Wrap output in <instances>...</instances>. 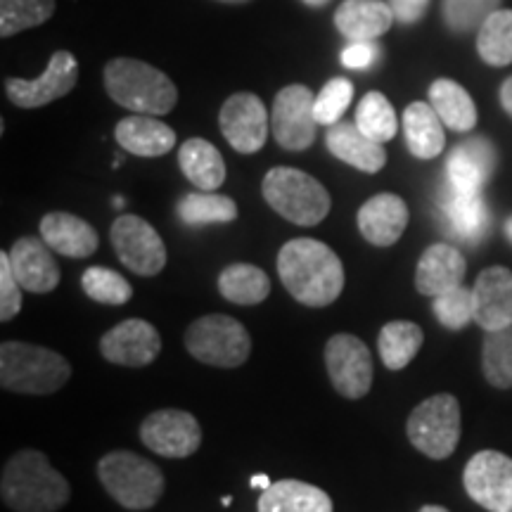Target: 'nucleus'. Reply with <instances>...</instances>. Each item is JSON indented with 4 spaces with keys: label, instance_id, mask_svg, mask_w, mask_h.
I'll list each match as a JSON object with an SVG mask.
<instances>
[{
    "label": "nucleus",
    "instance_id": "obj_1",
    "mask_svg": "<svg viewBox=\"0 0 512 512\" xmlns=\"http://www.w3.org/2000/svg\"><path fill=\"white\" fill-rule=\"evenodd\" d=\"M278 275L299 304L325 309L344 290V266L339 256L313 238H297L278 254Z\"/></svg>",
    "mask_w": 512,
    "mask_h": 512
},
{
    "label": "nucleus",
    "instance_id": "obj_2",
    "mask_svg": "<svg viewBox=\"0 0 512 512\" xmlns=\"http://www.w3.org/2000/svg\"><path fill=\"white\" fill-rule=\"evenodd\" d=\"M0 496L15 512H55L69 501L72 489L41 451L27 448L5 463Z\"/></svg>",
    "mask_w": 512,
    "mask_h": 512
},
{
    "label": "nucleus",
    "instance_id": "obj_3",
    "mask_svg": "<svg viewBox=\"0 0 512 512\" xmlns=\"http://www.w3.org/2000/svg\"><path fill=\"white\" fill-rule=\"evenodd\" d=\"M105 91L119 107L133 114L162 117L178 102V88L157 67L133 57H114L102 72Z\"/></svg>",
    "mask_w": 512,
    "mask_h": 512
},
{
    "label": "nucleus",
    "instance_id": "obj_4",
    "mask_svg": "<svg viewBox=\"0 0 512 512\" xmlns=\"http://www.w3.org/2000/svg\"><path fill=\"white\" fill-rule=\"evenodd\" d=\"M72 377V366L57 351L29 342H3L0 347V384L15 394L48 396Z\"/></svg>",
    "mask_w": 512,
    "mask_h": 512
},
{
    "label": "nucleus",
    "instance_id": "obj_5",
    "mask_svg": "<svg viewBox=\"0 0 512 512\" xmlns=\"http://www.w3.org/2000/svg\"><path fill=\"white\" fill-rule=\"evenodd\" d=\"M261 192L268 207L294 226H316L330 214L332 207L325 185L292 166H275L268 171Z\"/></svg>",
    "mask_w": 512,
    "mask_h": 512
},
{
    "label": "nucleus",
    "instance_id": "obj_6",
    "mask_svg": "<svg viewBox=\"0 0 512 512\" xmlns=\"http://www.w3.org/2000/svg\"><path fill=\"white\" fill-rule=\"evenodd\" d=\"M98 477L114 501L126 510L152 508L164 494L162 470L131 451H112L98 463Z\"/></svg>",
    "mask_w": 512,
    "mask_h": 512
},
{
    "label": "nucleus",
    "instance_id": "obj_7",
    "mask_svg": "<svg viewBox=\"0 0 512 512\" xmlns=\"http://www.w3.org/2000/svg\"><path fill=\"white\" fill-rule=\"evenodd\" d=\"M185 349L204 366L238 368L249 358L252 337L240 320L211 313L190 325L185 332Z\"/></svg>",
    "mask_w": 512,
    "mask_h": 512
},
{
    "label": "nucleus",
    "instance_id": "obj_8",
    "mask_svg": "<svg viewBox=\"0 0 512 512\" xmlns=\"http://www.w3.org/2000/svg\"><path fill=\"white\" fill-rule=\"evenodd\" d=\"M460 403L451 394H437L415 406L406 422L411 444L432 460H444L460 441Z\"/></svg>",
    "mask_w": 512,
    "mask_h": 512
},
{
    "label": "nucleus",
    "instance_id": "obj_9",
    "mask_svg": "<svg viewBox=\"0 0 512 512\" xmlns=\"http://www.w3.org/2000/svg\"><path fill=\"white\" fill-rule=\"evenodd\" d=\"M313 98L311 88L302 83H292L275 95L273 112H271V133L283 150L304 152L309 150L316 140V114H313Z\"/></svg>",
    "mask_w": 512,
    "mask_h": 512
},
{
    "label": "nucleus",
    "instance_id": "obj_10",
    "mask_svg": "<svg viewBox=\"0 0 512 512\" xmlns=\"http://www.w3.org/2000/svg\"><path fill=\"white\" fill-rule=\"evenodd\" d=\"M110 240L119 261L136 275H157L166 266V247L162 235L145 219L121 214L110 228Z\"/></svg>",
    "mask_w": 512,
    "mask_h": 512
},
{
    "label": "nucleus",
    "instance_id": "obj_11",
    "mask_svg": "<svg viewBox=\"0 0 512 512\" xmlns=\"http://www.w3.org/2000/svg\"><path fill=\"white\" fill-rule=\"evenodd\" d=\"M325 368L332 387L344 399H363L373 387V356L366 342L354 335H335L325 344Z\"/></svg>",
    "mask_w": 512,
    "mask_h": 512
},
{
    "label": "nucleus",
    "instance_id": "obj_12",
    "mask_svg": "<svg viewBox=\"0 0 512 512\" xmlns=\"http://www.w3.org/2000/svg\"><path fill=\"white\" fill-rule=\"evenodd\" d=\"M467 496L489 512H512V458L498 451H479L463 472Z\"/></svg>",
    "mask_w": 512,
    "mask_h": 512
},
{
    "label": "nucleus",
    "instance_id": "obj_13",
    "mask_svg": "<svg viewBox=\"0 0 512 512\" xmlns=\"http://www.w3.org/2000/svg\"><path fill=\"white\" fill-rule=\"evenodd\" d=\"M79 81V62L69 50H57L50 57L46 72L38 79H5V93L12 105L24 107V110H36V107L50 105V102L64 98L74 91Z\"/></svg>",
    "mask_w": 512,
    "mask_h": 512
},
{
    "label": "nucleus",
    "instance_id": "obj_14",
    "mask_svg": "<svg viewBox=\"0 0 512 512\" xmlns=\"http://www.w3.org/2000/svg\"><path fill=\"white\" fill-rule=\"evenodd\" d=\"M140 439L157 456L188 458L202 444V427L188 411L164 408L143 420Z\"/></svg>",
    "mask_w": 512,
    "mask_h": 512
},
{
    "label": "nucleus",
    "instance_id": "obj_15",
    "mask_svg": "<svg viewBox=\"0 0 512 512\" xmlns=\"http://www.w3.org/2000/svg\"><path fill=\"white\" fill-rule=\"evenodd\" d=\"M219 124L223 138L240 155H254L268 140L271 119L261 98L254 93H235L223 102Z\"/></svg>",
    "mask_w": 512,
    "mask_h": 512
},
{
    "label": "nucleus",
    "instance_id": "obj_16",
    "mask_svg": "<svg viewBox=\"0 0 512 512\" xmlns=\"http://www.w3.org/2000/svg\"><path fill=\"white\" fill-rule=\"evenodd\" d=\"M159 351H162V337H159L157 328L140 318H128L124 323L114 325L100 339V354L114 366H150L159 356Z\"/></svg>",
    "mask_w": 512,
    "mask_h": 512
},
{
    "label": "nucleus",
    "instance_id": "obj_17",
    "mask_svg": "<svg viewBox=\"0 0 512 512\" xmlns=\"http://www.w3.org/2000/svg\"><path fill=\"white\" fill-rule=\"evenodd\" d=\"M496 169V147L486 138H470L448 155L446 178L448 188L467 192V195H482L484 185L489 183Z\"/></svg>",
    "mask_w": 512,
    "mask_h": 512
},
{
    "label": "nucleus",
    "instance_id": "obj_18",
    "mask_svg": "<svg viewBox=\"0 0 512 512\" xmlns=\"http://www.w3.org/2000/svg\"><path fill=\"white\" fill-rule=\"evenodd\" d=\"M475 323L484 332L503 330L512 325V273L503 266H491L479 273L472 287Z\"/></svg>",
    "mask_w": 512,
    "mask_h": 512
},
{
    "label": "nucleus",
    "instance_id": "obj_19",
    "mask_svg": "<svg viewBox=\"0 0 512 512\" xmlns=\"http://www.w3.org/2000/svg\"><path fill=\"white\" fill-rule=\"evenodd\" d=\"M10 264L24 292L48 294L60 285V266L46 240L19 238L10 249Z\"/></svg>",
    "mask_w": 512,
    "mask_h": 512
},
{
    "label": "nucleus",
    "instance_id": "obj_20",
    "mask_svg": "<svg viewBox=\"0 0 512 512\" xmlns=\"http://www.w3.org/2000/svg\"><path fill=\"white\" fill-rule=\"evenodd\" d=\"M406 202L394 192H380L358 209V230L370 245L375 247H392L394 242L401 240L403 230L408 226Z\"/></svg>",
    "mask_w": 512,
    "mask_h": 512
},
{
    "label": "nucleus",
    "instance_id": "obj_21",
    "mask_svg": "<svg viewBox=\"0 0 512 512\" xmlns=\"http://www.w3.org/2000/svg\"><path fill=\"white\" fill-rule=\"evenodd\" d=\"M467 273L465 256L456 247L439 242L422 252L415 268V290L425 297H437L453 287H460Z\"/></svg>",
    "mask_w": 512,
    "mask_h": 512
},
{
    "label": "nucleus",
    "instance_id": "obj_22",
    "mask_svg": "<svg viewBox=\"0 0 512 512\" xmlns=\"http://www.w3.org/2000/svg\"><path fill=\"white\" fill-rule=\"evenodd\" d=\"M325 145H328L332 157L354 166L363 174H377L387 164V152H384L382 143H375L373 138H368L356 126V121L354 124L351 121H339V124L330 126L328 136H325Z\"/></svg>",
    "mask_w": 512,
    "mask_h": 512
},
{
    "label": "nucleus",
    "instance_id": "obj_23",
    "mask_svg": "<svg viewBox=\"0 0 512 512\" xmlns=\"http://www.w3.org/2000/svg\"><path fill=\"white\" fill-rule=\"evenodd\" d=\"M41 238L53 252L69 259H86L95 254L100 235L91 223L67 211H50L41 219Z\"/></svg>",
    "mask_w": 512,
    "mask_h": 512
},
{
    "label": "nucleus",
    "instance_id": "obj_24",
    "mask_svg": "<svg viewBox=\"0 0 512 512\" xmlns=\"http://www.w3.org/2000/svg\"><path fill=\"white\" fill-rule=\"evenodd\" d=\"M392 5L384 0H344L335 10V27L349 43L375 41L394 24Z\"/></svg>",
    "mask_w": 512,
    "mask_h": 512
},
{
    "label": "nucleus",
    "instance_id": "obj_25",
    "mask_svg": "<svg viewBox=\"0 0 512 512\" xmlns=\"http://www.w3.org/2000/svg\"><path fill=\"white\" fill-rule=\"evenodd\" d=\"M114 136L128 155L147 159L164 157L176 147L174 128L150 114H131V117L121 119L114 128Z\"/></svg>",
    "mask_w": 512,
    "mask_h": 512
},
{
    "label": "nucleus",
    "instance_id": "obj_26",
    "mask_svg": "<svg viewBox=\"0 0 512 512\" xmlns=\"http://www.w3.org/2000/svg\"><path fill=\"white\" fill-rule=\"evenodd\" d=\"M403 136L413 157L434 159L444 152V121L430 102H411L403 112Z\"/></svg>",
    "mask_w": 512,
    "mask_h": 512
},
{
    "label": "nucleus",
    "instance_id": "obj_27",
    "mask_svg": "<svg viewBox=\"0 0 512 512\" xmlns=\"http://www.w3.org/2000/svg\"><path fill=\"white\" fill-rule=\"evenodd\" d=\"M178 166L197 190L214 192L226 181V162L209 140L190 138L178 152Z\"/></svg>",
    "mask_w": 512,
    "mask_h": 512
},
{
    "label": "nucleus",
    "instance_id": "obj_28",
    "mask_svg": "<svg viewBox=\"0 0 512 512\" xmlns=\"http://www.w3.org/2000/svg\"><path fill=\"white\" fill-rule=\"evenodd\" d=\"M259 512H332V498L313 484L283 479L261 494Z\"/></svg>",
    "mask_w": 512,
    "mask_h": 512
},
{
    "label": "nucleus",
    "instance_id": "obj_29",
    "mask_svg": "<svg viewBox=\"0 0 512 512\" xmlns=\"http://www.w3.org/2000/svg\"><path fill=\"white\" fill-rule=\"evenodd\" d=\"M430 105L446 128L456 133H470L477 126V107L470 93L453 79H437L430 86Z\"/></svg>",
    "mask_w": 512,
    "mask_h": 512
},
{
    "label": "nucleus",
    "instance_id": "obj_30",
    "mask_svg": "<svg viewBox=\"0 0 512 512\" xmlns=\"http://www.w3.org/2000/svg\"><path fill=\"white\" fill-rule=\"evenodd\" d=\"M446 223L451 226L453 235L465 242H479L489 228V207L482 200V195H467L448 188L444 202Z\"/></svg>",
    "mask_w": 512,
    "mask_h": 512
},
{
    "label": "nucleus",
    "instance_id": "obj_31",
    "mask_svg": "<svg viewBox=\"0 0 512 512\" xmlns=\"http://www.w3.org/2000/svg\"><path fill=\"white\" fill-rule=\"evenodd\" d=\"M219 292L233 304L256 306L271 294V278L259 266L233 264L221 271Z\"/></svg>",
    "mask_w": 512,
    "mask_h": 512
},
{
    "label": "nucleus",
    "instance_id": "obj_32",
    "mask_svg": "<svg viewBox=\"0 0 512 512\" xmlns=\"http://www.w3.org/2000/svg\"><path fill=\"white\" fill-rule=\"evenodd\" d=\"M422 342H425V335H422L420 325L411 323V320H394L380 330L377 349H380L384 366L389 370H401L418 356Z\"/></svg>",
    "mask_w": 512,
    "mask_h": 512
},
{
    "label": "nucleus",
    "instance_id": "obj_33",
    "mask_svg": "<svg viewBox=\"0 0 512 512\" xmlns=\"http://www.w3.org/2000/svg\"><path fill=\"white\" fill-rule=\"evenodd\" d=\"M178 219L185 226L197 228L207 226V223H230L238 219V204L226 195H216V192H190L178 202Z\"/></svg>",
    "mask_w": 512,
    "mask_h": 512
},
{
    "label": "nucleus",
    "instance_id": "obj_34",
    "mask_svg": "<svg viewBox=\"0 0 512 512\" xmlns=\"http://www.w3.org/2000/svg\"><path fill=\"white\" fill-rule=\"evenodd\" d=\"M477 53L489 67L512 64V10H496L479 27Z\"/></svg>",
    "mask_w": 512,
    "mask_h": 512
},
{
    "label": "nucleus",
    "instance_id": "obj_35",
    "mask_svg": "<svg viewBox=\"0 0 512 512\" xmlns=\"http://www.w3.org/2000/svg\"><path fill=\"white\" fill-rule=\"evenodd\" d=\"M356 126L366 133L368 138H373L375 143H389L399 131V119L392 102L384 98L382 93L370 91L363 95V100L356 107Z\"/></svg>",
    "mask_w": 512,
    "mask_h": 512
},
{
    "label": "nucleus",
    "instance_id": "obj_36",
    "mask_svg": "<svg viewBox=\"0 0 512 512\" xmlns=\"http://www.w3.org/2000/svg\"><path fill=\"white\" fill-rule=\"evenodd\" d=\"M55 12V0H0V36L12 38L41 27Z\"/></svg>",
    "mask_w": 512,
    "mask_h": 512
},
{
    "label": "nucleus",
    "instance_id": "obj_37",
    "mask_svg": "<svg viewBox=\"0 0 512 512\" xmlns=\"http://www.w3.org/2000/svg\"><path fill=\"white\" fill-rule=\"evenodd\" d=\"M482 370L486 382L496 389L512 387V325L486 332L482 347Z\"/></svg>",
    "mask_w": 512,
    "mask_h": 512
},
{
    "label": "nucleus",
    "instance_id": "obj_38",
    "mask_svg": "<svg viewBox=\"0 0 512 512\" xmlns=\"http://www.w3.org/2000/svg\"><path fill=\"white\" fill-rule=\"evenodd\" d=\"M81 287L93 302L107 306H124L133 297V287L124 275L105 266H91L81 275Z\"/></svg>",
    "mask_w": 512,
    "mask_h": 512
},
{
    "label": "nucleus",
    "instance_id": "obj_39",
    "mask_svg": "<svg viewBox=\"0 0 512 512\" xmlns=\"http://www.w3.org/2000/svg\"><path fill=\"white\" fill-rule=\"evenodd\" d=\"M503 0H441V17L453 34H472L501 10Z\"/></svg>",
    "mask_w": 512,
    "mask_h": 512
},
{
    "label": "nucleus",
    "instance_id": "obj_40",
    "mask_svg": "<svg viewBox=\"0 0 512 512\" xmlns=\"http://www.w3.org/2000/svg\"><path fill=\"white\" fill-rule=\"evenodd\" d=\"M432 311L444 328L463 330L470 320H475V302H472V290L467 287H453L444 294L432 297Z\"/></svg>",
    "mask_w": 512,
    "mask_h": 512
},
{
    "label": "nucleus",
    "instance_id": "obj_41",
    "mask_svg": "<svg viewBox=\"0 0 512 512\" xmlns=\"http://www.w3.org/2000/svg\"><path fill=\"white\" fill-rule=\"evenodd\" d=\"M354 100V83L349 79H330L323 86V91L316 95V105H313V114L316 121L323 126H335L342 119V114L347 112V107Z\"/></svg>",
    "mask_w": 512,
    "mask_h": 512
},
{
    "label": "nucleus",
    "instance_id": "obj_42",
    "mask_svg": "<svg viewBox=\"0 0 512 512\" xmlns=\"http://www.w3.org/2000/svg\"><path fill=\"white\" fill-rule=\"evenodd\" d=\"M24 287L10 264V252L0 254V320L8 323L22 309Z\"/></svg>",
    "mask_w": 512,
    "mask_h": 512
},
{
    "label": "nucleus",
    "instance_id": "obj_43",
    "mask_svg": "<svg viewBox=\"0 0 512 512\" xmlns=\"http://www.w3.org/2000/svg\"><path fill=\"white\" fill-rule=\"evenodd\" d=\"M377 53H380V50H377L375 41L349 43L342 53V64L347 69H368L375 64Z\"/></svg>",
    "mask_w": 512,
    "mask_h": 512
},
{
    "label": "nucleus",
    "instance_id": "obj_44",
    "mask_svg": "<svg viewBox=\"0 0 512 512\" xmlns=\"http://www.w3.org/2000/svg\"><path fill=\"white\" fill-rule=\"evenodd\" d=\"M389 5H392L396 22L415 24L430 8V0H389Z\"/></svg>",
    "mask_w": 512,
    "mask_h": 512
},
{
    "label": "nucleus",
    "instance_id": "obj_45",
    "mask_svg": "<svg viewBox=\"0 0 512 512\" xmlns=\"http://www.w3.org/2000/svg\"><path fill=\"white\" fill-rule=\"evenodd\" d=\"M501 105H503V110L512 117V76H508L501 86Z\"/></svg>",
    "mask_w": 512,
    "mask_h": 512
},
{
    "label": "nucleus",
    "instance_id": "obj_46",
    "mask_svg": "<svg viewBox=\"0 0 512 512\" xmlns=\"http://www.w3.org/2000/svg\"><path fill=\"white\" fill-rule=\"evenodd\" d=\"M271 484H273V482H271V479H268L266 475H254V477H252V489L266 491Z\"/></svg>",
    "mask_w": 512,
    "mask_h": 512
},
{
    "label": "nucleus",
    "instance_id": "obj_47",
    "mask_svg": "<svg viewBox=\"0 0 512 512\" xmlns=\"http://www.w3.org/2000/svg\"><path fill=\"white\" fill-rule=\"evenodd\" d=\"M306 5H309V8H325V5L330 3V0H304Z\"/></svg>",
    "mask_w": 512,
    "mask_h": 512
},
{
    "label": "nucleus",
    "instance_id": "obj_48",
    "mask_svg": "<svg viewBox=\"0 0 512 512\" xmlns=\"http://www.w3.org/2000/svg\"><path fill=\"white\" fill-rule=\"evenodd\" d=\"M418 512H448V510L441 508V505H425V508H420Z\"/></svg>",
    "mask_w": 512,
    "mask_h": 512
},
{
    "label": "nucleus",
    "instance_id": "obj_49",
    "mask_svg": "<svg viewBox=\"0 0 512 512\" xmlns=\"http://www.w3.org/2000/svg\"><path fill=\"white\" fill-rule=\"evenodd\" d=\"M505 235H508L510 242H512V219L505 221Z\"/></svg>",
    "mask_w": 512,
    "mask_h": 512
},
{
    "label": "nucleus",
    "instance_id": "obj_50",
    "mask_svg": "<svg viewBox=\"0 0 512 512\" xmlns=\"http://www.w3.org/2000/svg\"><path fill=\"white\" fill-rule=\"evenodd\" d=\"M219 3H228V5H245L249 0H219Z\"/></svg>",
    "mask_w": 512,
    "mask_h": 512
}]
</instances>
